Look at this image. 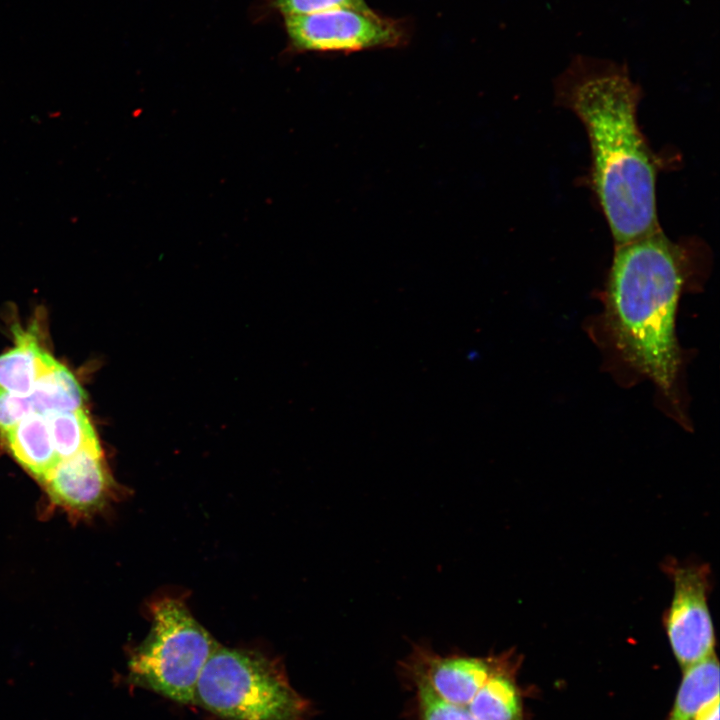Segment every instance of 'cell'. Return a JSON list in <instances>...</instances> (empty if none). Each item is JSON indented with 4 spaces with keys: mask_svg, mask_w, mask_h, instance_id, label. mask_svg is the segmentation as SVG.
I'll use <instances>...</instances> for the list:
<instances>
[{
    "mask_svg": "<svg viewBox=\"0 0 720 720\" xmlns=\"http://www.w3.org/2000/svg\"><path fill=\"white\" fill-rule=\"evenodd\" d=\"M554 90L585 128L594 191L616 246L660 230L657 162L638 125L642 89L627 65L574 55Z\"/></svg>",
    "mask_w": 720,
    "mask_h": 720,
    "instance_id": "1",
    "label": "cell"
},
{
    "mask_svg": "<svg viewBox=\"0 0 720 720\" xmlns=\"http://www.w3.org/2000/svg\"><path fill=\"white\" fill-rule=\"evenodd\" d=\"M691 272L688 250L660 229L616 246L604 296L617 356L674 404L683 361L676 314Z\"/></svg>",
    "mask_w": 720,
    "mask_h": 720,
    "instance_id": "2",
    "label": "cell"
},
{
    "mask_svg": "<svg viewBox=\"0 0 720 720\" xmlns=\"http://www.w3.org/2000/svg\"><path fill=\"white\" fill-rule=\"evenodd\" d=\"M193 704L225 720H306L311 713L280 664L255 651L219 646L199 676Z\"/></svg>",
    "mask_w": 720,
    "mask_h": 720,
    "instance_id": "3",
    "label": "cell"
},
{
    "mask_svg": "<svg viewBox=\"0 0 720 720\" xmlns=\"http://www.w3.org/2000/svg\"><path fill=\"white\" fill-rule=\"evenodd\" d=\"M152 628L128 664V682L180 704H193L199 676L218 646L174 598L151 607Z\"/></svg>",
    "mask_w": 720,
    "mask_h": 720,
    "instance_id": "4",
    "label": "cell"
},
{
    "mask_svg": "<svg viewBox=\"0 0 720 720\" xmlns=\"http://www.w3.org/2000/svg\"><path fill=\"white\" fill-rule=\"evenodd\" d=\"M290 47L301 52H354L388 48L405 40L403 26L370 8H338L286 17Z\"/></svg>",
    "mask_w": 720,
    "mask_h": 720,
    "instance_id": "5",
    "label": "cell"
},
{
    "mask_svg": "<svg viewBox=\"0 0 720 720\" xmlns=\"http://www.w3.org/2000/svg\"><path fill=\"white\" fill-rule=\"evenodd\" d=\"M674 590L665 614L672 651L683 669L714 653L715 636L708 607L710 571L704 565L672 566Z\"/></svg>",
    "mask_w": 720,
    "mask_h": 720,
    "instance_id": "6",
    "label": "cell"
},
{
    "mask_svg": "<svg viewBox=\"0 0 720 720\" xmlns=\"http://www.w3.org/2000/svg\"><path fill=\"white\" fill-rule=\"evenodd\" d=\"M43 482L55 502L76 510L96 507L110 485L101 449L61 459Z\"/></svg>",
    "mask_w": 720,
    "mask_h": 720,
    "instance_id": "7",
    "label": "cell"
},
{
    "mask_svg": "<svg viewBox=\"0 0 720 720\" xmlns=\"http://www.w3.org/2000/svg\"><path fill=\"white\" fill-rule=\"evenodd\" d=\"M3 438L16 460L41 481L61 460L46 418L40 413L32 412L25 416Z\"/></svg>",
    "mask_w": 720,
    "mask_h": 720,
    "instance_id": "8",
    "label": "cell"
},
{
    "mask_svg": "<svg viewBox=\"0 0 720 720\" xmlns=\"http://www.w3.org/2000/svg\"><path fill=\"white\" fill-rule=\"evenodd\" d=\"M15 338L16 345L0 355V389L28 395L57 360L40 347L32 334L18 329Z\"/></svg>",
    "mask_w": 720,
    "mask_h": 720,
    "instance_id": "9",
    "label": "cell"
},
{
    "mask_svg": "<svg viewBox=\"0 0 720 720\" xmlns=\"http://www.w3.org/2000/svg\"><path fill=\"white\" fill-rule=\"evenodd\" d=\"M510 656L501 659L472 698L460 706L478 720H522L519 691L509 670Z\"/></svg>",
    "mask_w": 720,
    "mask_h": 720,
    "instance_id": "10",
    "label": "cell"
},
{
    "mask_svg": "<svg viewBox=\"0 0 720 720\" xmlns=\"http://www.w3.org/2000/svg\"><path fill=\"white\" fill-rule=\"evenodd\" d=\"M716 699H719V665L713 653L684 669L668 720H695Z\"/></svg>",
    "mask_w": 720,
    "mask_h": 720,
    "instance_id": "11",
    "label": "cell"
},
{
    "mask_svg": "<svg viewBox=\"0 0 720 720\" xmlns=\"http://www.w3.org/2000/svg\"><path fill=\"white\" fill-rule=\"evenodd\" d=\"M28 397L33 412L42 415L82 409L86 400L78 380L58 361L36 382Z\"/></svg>",
    "mask_w": 720,
    "mask_h": 720,
    "instance_id": "12",
    "label": "cell"
},
{
    "mask_svg": "<svg viewBox=\"0 0 720 720\" xmlns=\"http://www.w3.org/2000/svg\"><path fill=\"white\" fill-rule=\"evenodd\" d=\"M60 459L85 450L101 449L96 432L83 409L44 415Z\"/></svg>",
    "mask_w": 720,
    "mask_h": 720,
    "instance_id": "13",
    "label": "cell"
},
{
    "mask_svg": "<svg viewBox=\"0 0 720 720\" xmlns=\"http://www.w3.org/2000/svg\"><path fill=\"white\" fill-rule=\"evenodd\" d=\"M413 686L419 720H478L466 709L437 698L426 688Z\"/></svg>",
    "mask_w": 720,
    "mask_h": 720,
    "instance_id": "14",
    "label": "cell"
},
{
    "mask_svg": "<svg viewBox=\"0 0 720 720\" xmlns=\"http://www.w3.org/2000/svg\"><path fill=\"white\" fill-rule=\"evenodd\" d=\"M273 7L284 18L315 14L338 8H369L364 0H274Z\"/></svg>",
    "mask_w": 720,
    "mask_h": 720,
    "instance_id": "15",
    "label": "cell"
},
{
    "mask_svg": "<svg viewBox=\"0 0 720 720\" xmlns=\"http://www.w3.org/2000/svg\"><path fill=\"white\" fill-rule=\"evenodd\" d=\"M33 412L28 395L0 389V435L4 437L25 416Z\"/></svg>",
    "mask_w": 720,
    "mask_h": 720,
    "instance_id": "16",
    "label": "cell"
},
{
    "mask_svg": "<svg viewBox=\"0 0 720 720\" xmlns=\"http://www.w3.org/2000/svg\"><path fill=\"white\" fill-rule=\"evenodd\" d=\"M695 720H719V699L706 706Z\"/></svg>",
    "mask_w": 720,
    "mask_h": 720,
    "instance_id": "17",
    "label": "cell"
}]
</instances>
